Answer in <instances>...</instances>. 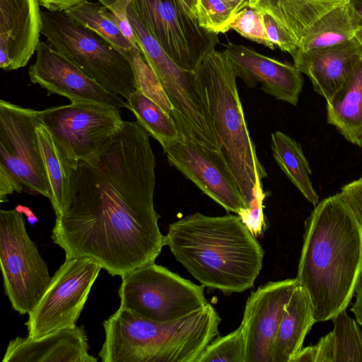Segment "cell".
Masks as SVG:
<instances>
[{
  "label": "cell",
  "instance_id": "cell-1",
  "mask_svg": "<svg viewBox=\"0 0 362 362\" xmlns=\"http://www.w3.org/2000/svg\"><path fill=\"white\" fill-rule=\"evenodd\" d=\"M155 167L149 134L124 121L100 153L72 170L71 204L56 216L54 243L112 276L154 263L165 245L153 204Z\"/></svg>",
  "mask_w": 362,
  "mask_h": 362
},
{
  "label": "cell",
  "instance_id": "cell-2",
  "mask_svg": "<svg viewBox=\"0 0 362 362\" xmlns=\"http://www.w3.org/2000/svg\"><path fill=\"white\" fill-rule=\"evenodd\" d=\"M362 277V223L337 193L305 221L296 280L308 295L317 322L346 310Z\"/></svg>",
  "mask_w": 362,
  "mask_h": 362
},
{
  "label": "cell",
  "instance_id": "cell-3",
  "mask_svg": "<svg viewBox=\"0 0 362 362\" xmlns=\"http://www.w3.org/2000/svg\"><path fill=\"white\" fill-rule=\"evenodd\" d=\"M164 244L202 285L226 295L254 286L264 252L237 215L196 212L169 225Z\"/></svg>",
  "mask_w": 362,
  "mask_h": 362
},
{
  "label": "cell",
  "instance_id": "cell-4",
  "mask_svg": "<svg viewBox=\"0 0 362 362\" xmlns=\"http://www.w3.org/2000/svg\"><path fill=\"white\" fill-rule=\"evenodd\" d=\"M221 319L207 303L169 322L141 318L119 308L105 320V341L99 356L103 362H197L219 334Z\"/></svg>",
  "mask_w": 362,
  "mask_h": 362
},
{
  "label": "cell",
  "instance_id": "cell-5",
  "mask_svg": "<svg viewBox=\"0 0 362 362\" xmlns=\"http://www.w3.org/2000/svg\"><path fill=\"white\" fill-rule=\"evenodd\" d=\"M218 150L249 206L258 178L267 177L245 118L236 75L223 52H209L194 71Z\"/></svg>",
  "mask_w": 362,
  "mask_h": 362
},
{
  "label": "cell",
  "instance_id": "cell-6",
  "mask_svg": "<svg viewBox=\"0 0 362 362\" xmlns=\"http://www.w3.org/2000/svg\"><path fill=\"white\" fill-rule=\"evenodd\" d=\"M47 43L107 90L126 100L136 90L129 60L95 31L62 11H42Z\"/></svg>",
  "mask_w": 362,
  "mask_h": 362
},
{
  "label": "cell",
  "instance_id": "cell-7",
  "mask_svg": "<svg viewBox=\"0 0 362 362\" xmlns=\"http://www.w3.org/2000/svg\"><path fill=\"white\" fill-rule=\"evenodd\" d=\"M127 16L137 45L158 76L173 107L181 139L218 149L194 71L180 67L146 30L129 5Z\"/></svg>",
  "mask_w": 362,
  "mask_h": 362
},
{
  "label": "cell",
  "instance_id": "cell-8",
  "mask_svg": "<svg viewBox=\"0 0 362 362\" xmlns=\"http://www.w3.org/2000/svg\"><path fill=\"white\" fill-rule=\"evenodd\" d=\"M204 288L154 262L122 276L120 308L149 320H175L208 303Z\"/></svg>",
  "mask_w": 362,
  "mask_h": 362
},
{
  "label": "cell",
  "instance_id": "cell-9",
  "mask_svg": "<svg viewBox=\"0 0 362 362\" xmlns=\"http://www.w3.org/2000/svg\"><path fill=\"white\" fill-rule=\"evenodd\" d=\"M39 117L74 169L100 153L124 122L119 109L92 101L47 108Z\"/></svg>",
  "mask_w": 362,
  "mask_h": 362
},
{
  "label": "cell",
  "instance_id": "cell-10",
  "mask_svg": "<svg viewBox=\"0 0 362 362\" xmlns=\"http://www.w3.org/2000/svg\"><path fill=\"white\" fill-rule=\"evenodd\" d=\"M0 262L5 294L13 308L21 315L29 314L52 277L17 209L0 211Z\"/></svg>",
  "mask_w": 362,
  "mask_h": 362
},
{
  "label": "cell",
  "instance_id": "cell-11",
  "mask_svg": "<svg viewBox=\"0 0 362 362\" xmlns=\"http://www.w3.org/2000/svg\"><path fill=\"white\" fill-rule=\"evenodd\" d=\"M142 25L180 67L194 71L218 43V34L199 24L180 0H132Z\"/></svg>",
  "mask_w": 362,
  "mask_h": 362
},
{
  "label": "cell",
  "instance_id": "cell-12",
  "mask_svg": "<svg viewBox=\"0 0 362 362\" xmlns=\"http://www.w3.org/2000/svg\"><path fill=\"white\" fill-rule=\"evenodd\" d=\"M101 267L87 257L66 259L34 309L28 314V337L37 338L76 326Z\"/></svg>",
  "mask_w": 362,
  "mask_h": 362
},
{
  "label": "cell",
  "instance_id": "cell-13",
  "mask_svg": "<svg viewBox=\"0 0 362 362\" xmlns=\"http://www.w3.org/2000/svg\"><path fill=\"white\" fill-rule=\"evenodd\" d=\"M39 111L0 100V168L31 194L49 198V187L37 134Z\"/></svg>",
  "mask_w": 362,
  "mask_h": 362
},
{
  "label": "cell",
  "instance_id": "cell-14",
  "mask_svg": "<svg viewBox=\"0 0 362 362\" xmlns=\"http://www.w3.org/2000/svg\"><path fill=\"white\" fill-rule=\"evenodd\" d=\"M168 163L227 211L247 208L233 174L218 149L179 139L163 149Z\"/></svg>",
  "mask_w": 362,
  "mask_h": 362
},
{
  "label": "cell",
  "instance_id": "cell-15",
  "mask_svg": "<svg viewBox=\"0 0 362 362\" xmlns=\"http://www.w3.org/2000/svg\"><path fill=\"white\" fill-rule=\"evenodd\" d=\"M297 284L296 279L269 281L251 293L240 325L245 341L244 362H272L276 335Z\"/></svg>",
  "mask_w": 362,
  "mask_h": 362
},
{
  "label": "cell",
  "instance_id": "cell-16",
  "mask_svg": "<svg viewBox=\"0 0 362 362\" xmlns=\"http://www.w3.org/2000/svg\"><path fill=\"white\" fill-rule=\"evenodd\" d=\"M31 82L47 91L74 101H92L115 107L127 108V102L117 94L105 89L86 76L76 65L40 41L36 49V59L28 69Z\"/></svg>",
  "mask_w": 362,
  "mask_h": 362
},
{
  "label": "cell",
  "instance_id": "cell-17",
  "mask_svg": "<svg viewBox=\"0 0 362 362\" xmlns=\"http://www.w3.org/2000/svg\"><path fill=\"white\" fill-rule=\"evenodd\" d=\"M237 77L248 88L258 83L261 90L276 100L296 106L303 86V77L294 64L257 52L254 48L228 42L223 51Z\"/></svg>",
  "mask_w": 362,
  "mask_h": 362
},
{
  "label": "cell",
  "instance_id": "cell-18",
  "mask_svg": "<svg viewBox=\"0 0 362 362\" xmlns=\"http://www.w3.org/2000/svg\"><path fill=\"white\" fill-rule=\"evenodd\" d=\"M38 0H0V68L24 67L36 52L42 18Z\"/></svg>",
  "mask_w": 362,
  "mask_h": 362
},
{
  "label": "cell",
  "instance_id": "cell-19",
  "mask_svg": "<svg viewBox=\"0 0 362 362\" xmlns=\"http://www.w3.org/2000/svg\"><path fill=\"white\" fill-rule=\"evenodd\" d=\"M294 65L310 80L313 90L326 101L342 86L362 57V46L354 37L341 43L292 56Z\"/></svg>",
  "mask_w": 362,
  "mask_h": 362
},
{
  "label": "cell",
  "instance_id": "cell-20",
  "mask_svg": "<svg viewBox=\"0 0 362 362\" xmlns=\"http://www.w3.org/2000/svg\"><path fill=\"white\" fill-rule=\"evenodd\" d=\"M89 345L83 326L57 329L31 338L11 340L3 362H96L88 354Z\"/></svg>",
  "mask_w": 362,
  "mask_h": 362
},
{
  "label": "cell",
  "instance_id": "cell-21",
  "mask_svg": "<svg viewBox=\"0 0 362 362\" xmlns=\"http://www.w3.org/2000/svg\"><path fill=\"white\" fill-rule=\"evenodd\" d=\"M332 320L333 330L317 344L302 348L292 362H362V329L346 310Z\"/></svg>",
  "mask_w": 362,
  "mask_h": 362
},
{
  "label": "cell",
  "instance_id": "cell-22",
  "mask_svg": "<svg viewBox=\"0 0 362 362\" xmlns=\"http://www.w3.org/2000/svg\"><path fill=\"white\" fill-rule=\"evenodd\" d=\"M317 322L308 293L298 284L280 322L272 349V362H291Z\"/></svg>",
  "mask_w": 362,
  "mask_h": 362
},
{
  "label": "cell",
  "instance_id": "cell-23",
  "mask_svg": "<svg viewBox=\"0 0 362 362\" xmlns=\"http://www.w3.org/2000/svg\"><path fill=\"white\" fill-rule=\"evenodd\" d=\"M327 122L346 140L362 146V57L342 86L326 101Z\"/></svg>",
  "mask_w": 362,
  "mask_h": 362
},
{
  "label": "cell",
  "instance_id": "cell-24",
  "mask_svg": "<svg viewBox=\"0 0 362 362\" xmlns=\"http://www.w3.org/2000/svg\"><path fill=\"white\" fill-rule=\"evenodd\" d=\"M349 0H248L251 6L269 13L296 39L298 45L315 23Z\"/></svg>",
  "mask_w": 362,
  "mask_h": 362
},
{
  "label": "cell",
  "instance_id": "cell-25",
  "mask_svg": "<svg viewBox=\"0 0 362 362\" xmlns=\"http://www.w3.org/2000/svg\"><path fill=\"white\" fill-rule=\"evenodd\" d=\"M360 27L359 17L348 1L320 18L299 44L298 51L325 48L351 40Z\"/></svg>",
  "mask_w": 362,
  "mask_h": 362
},
{
  "label": "cell",
  "instance_id": "cell-26",
  "mask_svg": "<svg viewBox=\"0 0 362 362\" xmlns=\"http://www.w3.org/2000/svg\"><path fill=\"white\" fill-rule=\"evenodd\" d=\"M37 134L49 182V199L57 216L64 213L71 204V180L74 168L42 124L37 127Z\"/></svg>",
  "mask_w": 362,
  "mask_h": 362
},
{
  "label": "cell",
  "instance_id": "cell-27",
  "mask_svg": "<svg viewBox=\"0 0 362 362\" xmlns=\"http://www.w3.org/2000/svg\"><path fill=\"white\" fill-rule=\"evenodd\" d=\"M271 148L276 162L291 182L314 206L319 197L313 186L312 170L301 145L280 131L271 134Z\"/></svg>",
  "mask_w": 362,
  "mask_h": 362
},
{
  "label": "cell",
  "instance_id": "cell-28",
  "mask_svg": "<svg viewBox=\"0 0 362 362\" xmlns=\"http://www.w3.org/2000/svg\"><path fill=\"white\" fill-rule=\"evenodd\" d=\"M127 109L140 125L161 145L163 149L181 139L173 118L157 103L136 90L127 100Z\"/></svg>",
  "mask_w": 362,
  "mask_h": 362
},
{
  "label": "cell",
  "instance_id": "cell-29",
  "mask_svg": "<svg viewBox=\"0 0 362 362\" xmlns=\"http://www.w3.org/2000/svg\"><path fill=\"white\" fill-rule=\"evenodd\" d=\"M63 12L72 20L105 38L126 57L135 47L107 15V8L100 2L84 0Z\"/></svg>",
  "mask_w": 362,
  "mask_h": 362
},
{
  "label": "cell",
  "instance_id": "cell-30",
  "mask_svg": "<svg viewBox=\"0 0 362 362\" xmlns=\"http://www.w3.org/2000/svg\"><path fill=\"white\" fill-rule=\"evenodd\" d=\"M134 75L135 88L157 103L170 115L173 110L162 85L139 48H132L127 55Z\"/></svg>",
  "mask_w": 362,
  "mask_h": 362
},
{
  "label": "cell",
  "instance_id": "cell-31",
  "mask_svg": "<svg viewBox=\"0 0 362 362\" xmlns=\"http://www.w3.org/2000/svg\"><path fill=\"white\" fill-rule=\"evenodd\" d=\"M245 341L241 327L226 336L214 338L197 362H244Z\"/></svg>",
  "mask_w": 362,
  "mask_h": 362
},
{
  "label": "cell",
  "instance_id": "cell-32",
  "mask_svg": "<svg viewBox=\"0 0 362 362\" xmlns=\"http://www.w3.org/2000/svg\"><path fill=\"white\" fill-rule=\"evenodd\" d=\"M236 13L224 0H197L196 16L200 26L216 33L230 29Z\"/></svg>",
  "mask_w": 362,
  "mask_h": 362
},
{
  "label": "cell",
  "instance_id": "cell-33",
  "mask_svg": "<svg viewBox=\"0 0 362 362\" xmlns=\"http://www.w3.org/2000/svg\"><path fill=\"white\" fill-rule=\"evenodd\" d=\"M230 29L250 41L275 49L276 47L267 37L262 12L248 2L235 14Z\"/></svg>",
  "mask_w": 362,
  "mask_h": 362
},
{
  "label": "cell",
  "instance_id": "cell-34",
  "mask_svg": "<svg viewBox=\"0 0 362 362\" xmlns=\"http://www.w3.org/2000/svg\"><path fill=\"white\" fill-rule=\"evenodd\" d=\"M253 194L254 198L249 206L239 216L243 223L257 238L262 235L267 228L263 212V201L266 195L263 192L259 178L257 180Z\"/></svg>",
  "mask_w": 362,
  "mask_h": 362
},
{
  "label": "cell",
  "instance_id": "cell-35",
  "mask_svg": "<svg viewBox=\"0 0 362 362\" xmlns=\"http://www.w3.org/2000/svg\"><path fill=\"white\" fill-rule=\"evenodd\" d=\"M262 18L269 40L281 50L293 56L298 49V44L293 35L272 16L264 11Z\"/></svg>",
  "mask_w": 362,
  "mask_h": 362
},
{
  "label": "cell",
  "instance_id": "cell-36",
  "mask_svg": "<svg viewBox=\"0 0 362 362\" xmlns=\"http://www.w3.org/2000/svg\"><path fill=\"white\" fill-rule=\"evenodd\" d=\"M107 8V15L120 29L124 36L139 48L127 16V8L132 0H98Z\"/></svg>",
  "mask_w": 362,
  "mask_h": 362
},
{
  "label": "cell",
  "instance_id": "cell-37",
  "mask_svg": "<svg viewBox=\"0 0 362 362\" xmlns=\"http://www.w3.org/2000/svg\"><path fill=\"white\" fill-rule=\"evenodd\" d=\"M340 194L362 223V175L342 186Z\"/></svg>",
  "mask_w": 362,
  "mask_h": 362
},
{
  "label": "cell",
  "instance_id": "cell-38",
  "mask_svg": "<svg viewBox=\"0 0 362 362\" xmlns=\"http://www.w3.org/2000/svg\"><path fill=\"white\" fill-rule=\"evenodd\" d=\"M23 186L4 168H0V202H7V196L14 192H21Z\"/></svg>",
  "mask_w": 362,
  "mask_h": 362
},
{
  "label": "cell",
  "instance_id": "cell-39",
  "mask_svg": "<svg viewBox=\"0 0 362 362\" xmlns=\"http://www.w3.org/2000/svg\"><path fill=\"white\" fill-rule=\"evenodd\" d=\"M84 0H38L47 11H64Z\"/></svg>",
  "mask_w": 362,
  "mask_h": 362
},
{
  "label": "cell",
  "instance_id": "cell-40",
  "mask_svg": "<svg viewBox=\"0 0 362 362\" xmlns=\"http://www.w3.org/2000/svg\"><path fill=\"white\" fill-rule=\"evenodd\" d=\"M356 300L352 304L351 311L354 313L356 322L362 328V277L356 289Z\"/></svg>",
  "mask_w": 362,
  "mask_h": 362
},
{
  "label": "cell",
  "instance_id": "cell-41",
  "mask_svg": "<svg viewBox=\"0 0 362 362\" xmlns=\"http://www.w3.org/2000/svg\"><path fill=\"white\" fill-rule=\"evenodd\" d=\"M226 1L237 13L247 4L248 0H224Z\"/></svg>",
  "mask_w": 362,
  "mask_h": 362
},
{
  "label": "cell",
  "instance_id": "cell-42",
  "mask_svg": "<svg viewBox=\"0 0 362 362\" xmlns=\"http://www.w3.org/2000/svg\"><path fill=\"white\" fill-rule=\"evenodd\" d=\"M182 3L185 6L191 15L194 17L196 16V5L197 0H180Z\"/></svg>",
  "mask_w": 362,
  "mask_h": 362
},
{
  "label": "cell",
  "instance_id": "cell-43",
  "mask_svg": "<svg viewBox=\"0 0 362 362\" xmlns=\"http://www.w3.org/2000/svg\"><path fill=\"white\" fill-rule=\"evenodd\" d=\"M351 4L355 11H356L359 20H360V25L362 27V0H349Z\"/></svg>",
  "mask_w": 362,
  "mask_h": 362
},
{
  "label": "cell",
  "instance_id": "cell-44",
  "mask_svg": "<svg viewBox=\"0 0 362 362\" xmlns=\"http://www.w3.org/2000/svg\"><path fill=\"white\" fill-rule=\"evenodd\" d=\"M355 37L358 40V41L360 42L361 45L362 46V27H360L358 30L357 31Z\"/></svg>",
  "mask_w": 362,
  "mask_h": 362
}]
</instances>
